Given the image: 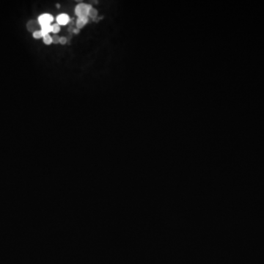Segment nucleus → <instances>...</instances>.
Instances as JSON below:
<instances>
[{
	"instance_id": "13",
	"label": "nucleus",
	"mask_w": 264,
	"mask_h": 264,
	"mask_svg": "<svg viewBox=\"0 0 264 264\" xmlns=\"http://www.w3.org/2000/svg\"><path fill=\"white\" fill-rule=\"evenodd\" d=\"M73 32H74V34H78V32H79V30H78V29H74V31H73Z\"/></svg>"
},
{
	"instance_id": "15",
	"label": "nucleus",
	"mask_w": 264,
	"mask_h": 264,
	"mask_svg": "<svg viewBox=\"0 0 264 264\" xmlns=\"http://www.w3.org/2000/svg\"><path fill=\"white\" fill-rule=\"evenodd\" d=\"M56 6H57V7H58V8H60V5L59 4H57Z\"/></svg>"
},
{
	"instance_id": "12",
	"label": "nucleus",
	"mask_w": 264,
	"mask_h": 264,
	"mask_svg": "<svg viewBox=\"0 0 264 264\" xmlns=\"http://www.w3.org/2000/svg\"><path fill=\"white\" fill-rule=\"evenodd\" d=\"M60 43L62 45H65V44L67 43V38H65V37L60 38Z\"/></svg>"
},
{
	"instance_id": "5",
	"label": "nucleus",
	"mask_w": 264,
	"mask_h": 264,
	"mask_svg": "<svg viewBox=\"0 0 264 264\" xmlns=\"http://www.w3.org/2000/svg\"><path fill=\"white\" fill-rule=\"evenodd\" d=\"M89 19L88 17H83V18H78L76 21V27L77 29H81L84 27V26L88 22Z\"/></svg>"
},
{
	"instance_id": "3",
	"label": "nucleus",
	"mask_w": 264,
	"mask_h": 264,
	"mask_svg": "<svg viewBox=\"0 0 264 264\" xmlns=\"http://www.w3.org/2000/svg\"><path fill=\"white\" fill-rule=\"evenodd\" d=\"M70 21V18L67 14L62 13L57 17V21L59 25H65Z\"/></svg>"
},
{
	"instance_id": "14",
	"label": "nucleus",
	"mask_w": 264,
	"mask_h": 264,
	"mask_svg": "<svg viewBox=\"0 0 264 264\" xmlns=\"http://www.w3.org/2000/svg\"><path fill=\"white\" fill-rule=\"evenodd\" d=\"M93 20L94 21H95V22H98V21L100 20V18H98V17H96V18H93Z\"/></svg>"
},
{
	"instance_id": "2",
	"label": "nucleus",
	"mask_w": 264,
	"mask_h": 264,
	"mask_svg": "<svg viewBox=\"0 0 264 264\" xmlns=\"http://www.w3.org/2000/svg\"><path fill=\"white\" fill-rule=\"evenodd\" d=\"M54 21V18L51 14L45 13L38 17V23L40 24V27L50 25V24Z\"/></svg>"
},
{
	"instance_id": "7",
	"label": "nucleus",
	"mask_w": 264,
	"mask_h": 264,
	"mask_svg": "<svg viewBox=\"0 0 264 264\" xmlns=\"http://www.w3.org/2000/svg\"><path fill=\"white\" fill-rule=\"evenodd\" d=\"M88 16L92 18L93 19L98 17V11L94 9L93 7H92L90 10H89V13H88Z\"/></svg>"
},
{
	"instance_id": "1",
	"label": "nucleus",
	"mask_w": 264,
	"mask_h": 264,
	"mask_svg": "<svg viewBox=\"0 0 264 264\" xmlns=\"http://www.w3.org/2000/svg\"><path fill=\"white\" fill-rule=\"evenodd\" d=\"M91 8H92V6L90 4L80 3L76 7L75 13L78 18L88 17V13Z\"/></svg>"
},
{
	"instance_id": "10",
	"label": "nucleus",
	"mask_w": 264,
	"mask_h": 264,
	"mask_svg": "<svg viewBox=\"0 0 264 264\" xmlns=\"http://www.w3.org/2000/svg\"><path fill=\"white\" fill-rule=\"evenodd\" d=\"M33 37L35 39H39V38L43 37V34H42L40 30H38V31L33 32Z\"/></svg>"
},
{
	"instance_id": "4",
	"label": "nucleus",
	"mask_w": 264,
	"mask_h": 264,
	"mask_svg": "<svg viewBox=\"0 0 264 264\" xmlns=\"http://www.w3.org/2000/svg\"><path fill=\"white\" fill-rule=\"evenodd\" d=\"M40 24L38 23V21H34V20H31L28 23H27V30L30 32H35L36 31H38V28L40 27Z\"/></svg>"
},
{
	"instance_id": "8",
	"label": "nucleus",
	"mask_w": 264,
	"mask_h": 264,
	"mask_svg": "<svg viewBox=\"0 0 264 264\" xmlns=\"http://www.w3.org/2000/svg\"><path fill=\"white\" fill-rule=\"evenodd\" d=\"M43 38V42H44L45 44L49 45V44H51L52 43V39H51V37L49 35H46Z\"/></svg>"
},
{
	"instance_id": "6",
	"label": "nucleus",
	"mask_w": 264,
	"mask_h": 264,
	"mask_svg": "<svg viewBox=\"0 0 264 264\" xmlns=\"http://www.w3.org/2000/svg\"><path fill=\"white\" fill-rule=\"evenodd\" d=\"M43 35H48L49 32H52V26L51 25H47V26H43L41 27V30H40Z\"/></svg>"
},
{
	"instance_id": "9",
	"label": "nucleus",
	"mask_w": 264,
	"mask_h": 264,
	"mask_svg": "<svg viewBox=\"0 0 264 264\" xmlns=\"http://www.w3.org/2000/svg\"><path fill=\"white\" fill-rule=\"evenodd\" d=\"M60 30V25H59L58 24H54L52 26V32H53L54 33L56 34V33L59 32Z\"/></svg>"
},
{
	"instance_id": "11",
	"label": "nucleus",
	"mask_w": 264,
	"mask_h": 264,
	"mask_svg": "<svg viewBox=\"0 0 264 264\" xmlns=\"http://www.w3.org/2000/svg\"><path fill=\"white\" fill-rule=\"evenodd\" d=\"M60 37L58 36V35H53L52 37H51V39H52V42L54 43H55V44H57V43H60Z\"/></svg>"
}]
</instances>
